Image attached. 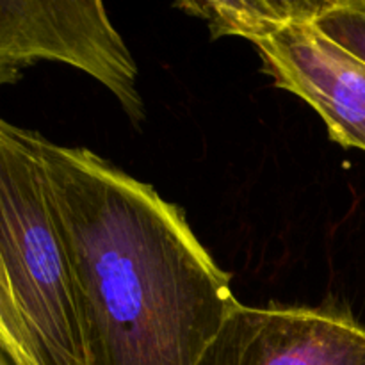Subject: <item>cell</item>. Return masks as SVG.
Returning <instances> with one entry per match:
<instances>
[{
  "mask_svg": "<svg viewBox=\"0 0 365 365\" xmlns=\"http://www.w3.org/2000/svg\"><path fill=\"white\" fill-rule=\"evenodd\" d=\"M34 145L88 365H198L241 303L185 214L91 150Z\"/></svg>",
  "mask_w": 365,
  "mask_h": 365,
  "instance_id": "6da1fadb",
  "label": "cell"
},
{
  "mask_svg": "<svg viewBox=\"0 0 365 365\" xmlns=\"http://www.w3.org/2000/svg\"><path fill=\"white\" fill-rule=\"evenodd\" d=\"M0 355L88 365L66 248L34 132L0 123Z\"/></svg>",
  "mask_w": 365,
  "mask_h": 365,
  "instance_id": "7a4b0ae2",
  "label": "cell"
},
{
  "mask_svg": "<svg viewBox=\"0 0 365 365\" xmlns=\"http://www.w3.org/2000/svg\"><path fill=\"white\" fill-rule=\"evenodd\" d=\"M36 61H59L106 86L134 127L145 121L138 66L102 2L0 0V82H18Z\"/></svg>",
  "mask_w": 365,
  "mask_h": 365,
  "instance_id": "3957f363",
  "label": "cell"
},
{
  "mask_svg": "<svg viewBox=\"0 0 365 365\" xmlns=\"http://www.w3.org/2000/svg\"><path fill=\"white\" fill-rule=\"evenodd\" d=\"M198 365H365V327L328 307L239 305Z\"/></svg>",
  "mask_w": 365,
  "mask_h": 365,
  "instance_id": "277c9868",
  "label": "cell"
},
{
  "mask_svg": "<svg viewBox=\"0 0 365 365\" xmlns=\"http://www.w3.org/2000/svg\"><path fill=\"white\" fill-rule=\"evenodd\" d=\"M273 84L316 109L330 139L365 152V63L328 38L316 21H298L257 41Z\"/></svg>",
  "mask_w": 365,
  "mask_h": 365,
  "instance_id": "5b68a950",
  "label": "cell"
},
{
  "mask_svg": "<svg viewBox=\"0 0 365 365\" xmlns=\"http://www.w3.org/2000/svg\"><path fill=\"white\" fill-rule=\"evenodd\" d=\"M330 0H200L177 9L207 21L212 38L242 36L257 43L298 21H316Z\"/></svg>",
  "mask_w": 365,
  "mask_h": 365,
  "instance_id": "8992f818",
  "label": "cell"
},
{
  "mask_svg": "<svg viewBox=\"0 0 365 365\" xmlns=\"http://www.w3.org/2000/svg\"><path fill=\"white\" fill-rule=\"evenodd\" d=\"M316 25L365 63V0H330Z\"/></svg>",
  "mask_w": 365,
  "mask_h": 365,
  "instance_id": "52a82bcc",
  "label": "cell"
},
{
  "mask_svg": "<svg viewBox=\"0 0 365 365\" xmlns=\"http://www.w3.org/2000/svg\"><path fill=\"white\" fill-rule=\"evenodd\" d=\"M0 365H13V364H11V362H9V360H7V359H6V356H4V355H2V356H0Z\"/></svg>",
  "mask_w": 365,
  "mask_h": 365,
  "instance_id": "ba28073f",
  "label": "cell"
}]
</instances>
